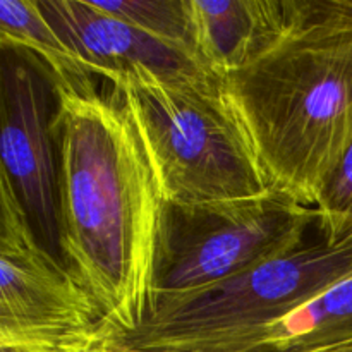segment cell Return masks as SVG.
<instances>
[{
	"instance_id": "cell-1",
	"label": "cell",
	"mask_w": 352,
	"mask_h": 352,
	"mask_svg": "<svg viewBox=\"0 0 352 352\" xmlns=\"http://www.w3.org/2000/svg\"><path fill=\"white\" fill-rule=\"evenodd\" d=\"M54 95L58 250L98 305L109 340L140 329L155 311L165 198L117 93L102 95L86 79L54 86Z\"/></svg>"
},
{
	"instance_id": "cell-2",
	"label": "cell",
	"mask_w": 352,
	"mask_h": 352,
	"mask_svg": "<svg viewBox=\"0 0 352 352\" xmlns=\"http://www.w3.org/2000/svg\"><path fill=\"white\" fill-rule=\"evenodd\" d=\"M220 89L272 191L315 208L352 144V0H284Z\"/></svg>"
},
{
	"instance_id": "cell-3",
	"label": "cell",
	"mask_w": 352,
	"mask_h": 352,
	"mask_svg": "<svg viewBox=\"0 0 352 352\" xmlns=\"http://www.w3.org/2000/svg\"><path fill=\"white\" fill-rule=\"evenodd\" d=\"M140 129L165 203L177 206L263 198L272 188L213 76H112Z\"/></svg>"
},
{
	"instance_id": "cell-4",
	"label": "cell",
	"mask_w": 352,
	"mask_h": 352,
	"mask_svg": "<svg viewBox=\"0 0 352 352\" xmlns=\"http://www.w3.org/2000/svg\"><path fill=\"white\" fill-rule=\"evenodd\" d=\"M352 278V234L339 243L305 241L239 277L158 302L134 332L107 340L105 352H192L298 309Z\"/></svg>"
},
{
	"instance_id": "cell-5",
	"label": "cell",
	"mask_w": 352,
	"mask_h": 352,
	"mask_svg": "<svg viewBox=\"0 0 352 352\" xmlns=\"http://www.w3.org/2000/svg\"><path fill=\"white\" fill-rule=\"evenodd\" d=\"M313 223L315 208L275 191L234 203H165L155 272L157 305L223 284L291 253L305 243Z\"/></svg>"
},
{
	"instance_id": "cell-6",
	"label": "cell",
	"mask_w": 352,
	"mask_h": 352,
	"mask_svg": "<svg viewBox=\"0 0 352 352\" xmlns=\"http://www.w3.org/2000/svg\"><path fill=\"white\" fill-rule=\"evenodd\" d=\"M98 305L38 241L0 170V352H105Z\"/></svg>"
},
{
	"instance_id": "cell-7",
	"label": "cell",
	"mask_w": 352,
	"mask_h": 352,
	"mask_svg": "<svg viewBox=\"0 0 352 352\" xmlns=\"http://www.w3.org/2000/svg\"><path fill=\"white\" fill-rule=\"evenodd\" d=\"M48 88L36 69L3 55L2 170L9 175L45 248L58 246L57 165Z\"/></svg>"
},
{
	"instance_id": "cell-8",
	"label": "cell",
	"mask_w": 352,
	"mask_h": 352,
	"mask_svg": "<svg viewBox=\"0 0 352 352\" xmlns=\"http://www.w3.org/2000/svg\"><path fill=\"white\" fill-rule=\"evenodd\" d=\"M40 7L91 76L110 79L140 69L162 78L212 76L184 48L117 19L93 0H41Z\"/></svg>"
},
{
	"instance_id": "cell-9",
	"label": "cell",
	"mask_w": 352,
	"mask_h": 352,
	"mask_svg": "<svg viewBox=\"0 0 352 352\" xmlns=\"http://www.w3.org/2000/svg\"><path fill=\"white\" fill-rule=\"evenodd\" d=\"M192 50L217 79L243 65L278 30L284 0H186Z\"/></svg>"
},
{
	"instance_id": "cell-10",
	"label": "cell",
	"mask_w": 352,
	"mask_h": 352,
	"mask_svg": "<svg viewBox=\"0 0 352 352\" xmlns=\"http://www.w3.org/2000/svg\"><path fill=\"white\" fill-rule=\"evenodd\" d=\"M352 339V278L263 325L192 352H306Z\"/></svg>"
},
{
	"instance_id": "cell-11",
	"label": "cell",
	"mask_w": 352,
	"mask_h": 352,
	"mask_svg": "<svg viewBox=\"0 0 352 352\" xmlns=\"http://www.w3.org/2000/svg\"><path fill=\"white\" fill-rule=\"evenodd\" d=\"M0 43L6 52L33 54L45 65L52 88L91 79V74L45 17L40 2L0 0Z\"/></svg>"
},
{
	"instance_id": "cell-12",
	"label": "cell",
	"mask_w": 352,
	"mask_h": 352,
	"mask_svg": "<svg viewBox=\"0 0 352 352\" xmlns=\"http://www.w3.org/2000/svg\"><path fill=\"white\" fill-rule=\"evenodd\" d=\"M93 2L98 9L112 14L117 19L158 40L177 45L196 58L186 0H109V2L93 0Z\"/></svg>"
},
{
	"instance_id": "cell-13",
	"label": "cell",
	"mask_w": 352,
	"mask_h": 352,
	"mask_svg": "<svg viewBox=\"0 0 352 352\" xmlns=\"http://www.w3.org/2000/svg\"><path fill=\"white\" fill-rule=\"evenodd\" d=\"M315 210L318 234L330 243L352 234V144L327 179Z\"/></svg>"
},
{
	"instance_id": "cell-14",
	"label": "cell",
	"mask_w": 352,
	"mask_h": 352,
	"mask_svg": "<svg viewBox=\"0 0 352 352\" xmlns=\"http://www.w3.org/2000/svg\"><path fill=\"white\" fill-rule=\"evenodd\" d=\"M306 352H352V339L344 340V342L333 344V346L318 347V349H311Z\"/></svg>"
}]
</instances>
